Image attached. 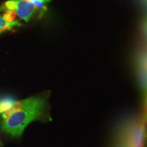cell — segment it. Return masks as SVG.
<instances>
[{
	"label": "cell",
	"mask_w": 147,
	"mask_h": 147,
	"mask_svg": "<svg viewBox=\"0 0 147 147\" xmlns=\"http://www.w3.org/2000/svg\"><path fill=\"white\" fill-rule=\"evenodd\" d=\"M123 137L130 147H144L147 137V126L146 119L143 118L130 125Z\"/></svg>",
	"instance_id": "cell-2"
},
{
	"label": "cell",
	"mask_w": 147,
	"mask_h": 147,
	"mask_svg": "<svg viewBox=\"0 0 147 147\" xmlns=\"http://www.w3.org/2000/svg\"><path fill=\"white\" fill-rule=\"evenodd\" d=\"M144 101H145V105L147 110V90L144 91Z\"/></svg>",
	"instance_id": "cell-8"
},
{
	"label": "cell",
	"mask_w": 147,
	"mask_h": 147,
	"mask_svg": "<svg viewBox=\"0 0 147 147\" xmlns=\"http://www.w3.org/2000/svg\"><path fill=\"white\" fill-rule=\"evenodd\" d=\"M1 9L12 11L21 20L28 22L34 17L38 7L27 0H10L5 3Z\"/></svg>",
	"instance_id": "cell-3"
},
{
	"label": "cell",
	"mask_w": 147,
	"mask_h": 147,
	"mask_svg": "<svg viewBox=\"0 0 147 147\" xmlns=\"http://www.w3.org/2000/svg\"><path fill=\"white\" fill-rule=\"evenodd\" d=\"M115 147H130V145L127 140L123 136H122L117 142Z\"/></svg>",
	"instance_id": "cell-7"
},
{
	"label": "cell",
	"mask_w": 147,
	"mask_h": 147,
	"mask_svg": "<svg viewBox=\"0 0 147 147\" xmlns=\"http://www.w3.org/2000/svg\"><path fill=\"white\" fill-rule=\"evenodd\" d=\"M138 67L147 71V51H145L140 56L138 63Z\"/></svg>",
	"instance_id": "cell-6"
},
{
	"label": "cell",
	"mask_w": 147,
	"mask_h": 147,
	"mask_svg": "<svg viewBox=\"0 0 147 147\" xmlns=\"http://www.w3.org/2000/svg\"><path fill=\"white\" fill-rule=\"evenodd\" d=\"M45 108V99L40 96L16 102L11 109L2 113L3 129L12 136H21L30 123L41 118Z\"/></svg>",
	"instance_id": "cell-1"
},
{
	"label": "cell",
	"mask_w": 147,
	"mask_h": 147,
	"mask_svg": "<svg viewBox=\"0 0 147 147\" xmlns=\"http://www.w3.org/2000/svg\"><path fill=\"white\" fill-rule=\"evenodd\" d=\"M39 1H42V2H43L44 3H45V4H46V3H49V1H51V0H39Z\"/></svg>",
	"instance_id": "cell-9"
},
{
	"label": "cell",
	"mask_w": 147,
	"mask_h": 147,
	"mask_svg": "<svg viewBox=\"0 0 147 147\" xmlns=\"http://www.w3.org/2000/svg\"><path fill=\"white\" fill-rule=\"evenodd\" d=\"M21 23L18 21H14L10 23L3 18V16L0 15V34L7 30H10L14 27L17 26H21Z\"/></svg>",
	"instance_id": "cell-4"
},
{
	"label": "cell",
	"mask_w": 147,
	"mask_h": 147,
	"mask_svg": "<svg viewBox=\"0 0 147 147\" xmlns=\"http://www.w3.org/2000/svg\"><path fill=\"white\" fill-rule=\"evenodd\" d=\"M145 29H146V34H147V21H146V25H145Z\"/></svg>",
	"instance_id": "cell-10"
},
{
	"label": "cell",
	"mask_w": 147,
	"mask_h": 147,
	"mask_svg": "<svg viewBox=\"0 0 147 147\" xmlns=\"http://www.w3.org/2000/svg\"><path fill=\"white\" fill-rule=\"evenodd\" d=\"M15 102L14 99L11 97H5L0 100V113H3L11 109Z\"/></svg>",
	"instance_id": "cell-5"
}]
</instances>
